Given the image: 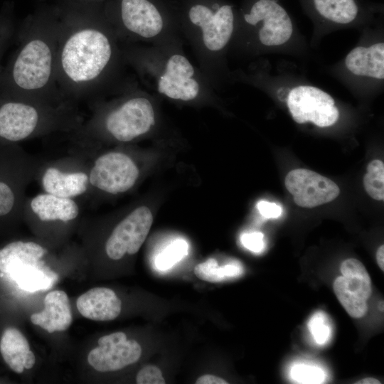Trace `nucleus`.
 <instances>
[{"label": "nucleus", "instance_id": "nucleus-1", "mask_svg": "<svg viewBox=\"0 0 384 384\" xmlns=\"http://www.w3.org/2000/svg\"><path fill=\"white\" fill-rule=\"evenodd\" d=\"M115 30L88 16L59 18L56 80L70 102L94 97L115 78L121 57Z\"/></svg>", "mask_w": 384, "mask_h": 384}, {"label": "nucleus", "instance_id": "nucleus-2", "mask_svg": "<svg viewBox=\"0 0 384 384\" xmlns=\"http://www.w3.org/2000/svg\"><path fill=\"white\" fill-rule=\"evenodd\" d=\"M59 18L35 16L18 32V46L0 78V94L51 102H70L56 80ZM71 103V102H70Z\"/></svg>", "mask_w": 384, "mask_h": 384}, {"label": "nucleus", "instance_id": "nucleus-3", "mask_svg": "<svg viewBox=\"0 0 384 384\" xmlns=\"http://www.w3.org/2000/svg\"><path fill=\"white\" fill-rule=\"evenodd\" d=\"M78 125L70 102H51L0 94V142H16L33 135Z\"/></svg>", "mask_w": 384, "mask_h": 384}, {"label": "nucleus", "instance_id": "nucleus-4", "mask_svg": "<svg viewBox=\"0 0 384 384\" xmlns=\"http://www.w3.org/2000/svg\"><path fill=\"white\" fill-rule=\"evenodd\" d=\"M155 122V112L150 100L133 92L102 113L97 112L83 132L86 134L102 132L117 141L127 142L148 133Z\"/></svg>", "mask_w": 384, "mask_h": 384}, {"label": "nucleus", "instance_id": "nucleus-5", "mask_svg": "<svg viewBox=\"0 0 384 384\" xmlns=\"http://www.w3.org/2000/svg\"><path fill=\"white\" fill-rule=\"evenodd\" d=\"M139 176L136 163L127 154L118 151L104 154L95 161L89 183L110 194L124 193L132 188Z\"/></svg>", "mask_w": 384, "mask_h": 384}, {"label": "nucleus", "instance_id": "nucleus-6", "mask_svg": "<svg viewBox=\"0 0 384 384\" xmlns=\"http://www.w3.org/2000/svg\"><path fill=\"white\" fill-rule=\"evenodd\" d=\"M342 276L334 282V291L341 304L353 318L363 317L368 311L371 295V280L364 265L358 260H344L340 267Z\"/></svg>", "mask_w": 384, "mask_h": 384}, {"label": "nucleus", "instance_id": "nucleus-7", "mask_svg": "<svg viewBox=\"0 0 384 384\" xmlns=\"http://www.w3.org/2000/svg\"><path fill=\"white\" fill-rule=\"evenodd\" d=\"M287 106L292 118L299 124L311 122L326 127L334 124L339 117L333 97L312 86L293 88L287 97Z\"/></svg>", "mask_w": 384, "mask_h": 384}, {"label": "nucleus", "instance_id": "nucleus-8", "mask_svg": "<svg viewBox=\"0 0 384 384\" xmlns=\"http://www.w3.org/2000/svg\"><path fill=\"white\" fill-rule=\"evenodd\" d=\"M153 223L151 210L144 206L132 210L114 228L105 245L107 256L114 260L134 255L144 242Z\"/></svg>", "mask_w": 384, "mask_h": 384}, {"label": "nucleus", "instance_id": "nucleus-9", "mask_svg": "<svg viewBox=\"0 0 384 384\" xmlns=\"http://www.w3.org/2000/svg\"><path fill=\"white\" fill-rule=\"evenodd\" d=\"M200 82L189 60L181 53H174L166 60L156 80L158 92L169 99L191 101L201 91Z\"/></svg>", "mask_w": 384, "mask_h": 384}, {"label": "nucleus", "instance_id": "nucleus-10", "mask_svg": "<svg viewBox=\"0 0 384 384\" xmlns=\"http://www.w3.org/2000/svg\"><path fill=\"white\" fill-rule=\"evenodd\" d=\"M285 186L295 203L302 208H314L332 201L340 193L331 179L309 169H297L285 177Z\"/></svg>", "mask_w": 384, "mask_h": 384}, {"label": "nucleus", "instance_id": "nucleus-11", "mask_svg": "<svg viewBox=\"0 0 384 384\" xmlns=\"http://www.w3.org/2000/svg\"><path fill=\"white\" fill-rule=\"evenodd\" d=\"M191 22L199 29L201 41L209 52H218L225 47L233 32L232 7L224 5L215 11L208 7L196 4L189 11Z\"/></svg>", "mask_w": 384, "mask_h": 384}, {"label": "nucleus", "instance_id": "nucleus-12", "mask_svg": "<svg viewBox=\"0 0 384 384\" xmlns=\"http://www.w3.org/2000/svg\"><path fill=\"white\" fill-rule=\"evenodd\" d=\"M98 344L88 353L87 362L99 372L124 368L137 362L142 355L140 345L134 340H127L121 331L100 337Z\"/></svg>", "mask_w": 384, "mask_h": 384}, {"label": "nucleus", "instance_id": "nucleus-13", "mask_svg": "<svg viewBox=\"0 0 384 384\" xmlns=\"http://www.w3.org/2000/svg\"><path fill=\"white\" fill-rule=\"evenodd\" d=\"M164 19L156 7L148 0H122L119 37L151 39L164 30Z\"/></svg>", "mask_w": 384, "mask_h": 384}, {"label": "nucleus", "instance_id": "nucleus-14", "mask_svg": "<svg viewBox=\"0 0 384 384\" xmlns=\"http://www.w3.org/2000/svg\"><path fill=\"white\" fill-rule=\"evenodd\" d=\"M247 23L255 25L263 21L259 38L265 46L286 43L292 33V24L285 10L272 0H260L254 4L250 13L244 16Z\"/></svg>", "mask_w": 384, "mask_h": 384}, {"label": "nucleus", "instance_id": "nucleus-15", "mask_svg": "<svg viewBox=\"0 0 384 384\" xmlns=\"http://www.w3.org/2000/svg\"><path fill=\"white\" fill-rule=\"evenodd\" d=\"M76 306L85 318L105 321L114 320L119 315L122 302L113 290L95 287L80 295Z\"/></svg>", "mask_w": 384, "mask_h": 384}, {"label": "nucleus", "instance_id": "nucleus-16", "mask_svg": "<svg viewBox=\"0 0 384 384\" xmlns=\"http://www.w3.org/2000/svg\"><path fill=\"white\" fill-rule=\"evenodd\" d=\"M31 321L50 334L67 330L73 321L67 294L63 290L49 292L44 299V309L33 314Z\"/></svg>", "mask_w": 384, "mask_h": 384}, {"label": "nucleus", "instance_id": "nucleus-17", "mask_svg": "<svg viewBox=\"0 0 384 384\" xmlns=\"http://www.w3.org/2000/svg\"><path fill=\"white\" fill-rule=\"evenodd\" d=\"M88 183V176L84 172L65 173L55 167L47 169L42 177L46 193L63 198L82 195L87 191Z\"/></svg>", "mask_w": 384, "mask_h": 384}, {"label": "nucleus", "instance_id": "nucleus-18", "mask_svg": "<svg viewBox=\"0 0 384 384\" xmlns=\"http://www.w3.org/2000/svg\"><path fill=\"white\" fill-rule=\"evenodd\" d=\"M30 206L32 211L43 221L68 222L76 218L79 213L78 206L73 198L47 193L36 196Z\"/></svg>", "mask_w": 384, "mask_h": 384}, {"label": "nucleus", "instance_id": "nucleus-19", "mask_svg": "<svg viewBox=\"0 0 384 384\" xmlns=\"http://www.w3.org/2000/svg\"><path fill=\"white\" fill-rule=\"evenodd\" d=\"M347 68L357 75L384 78V44L379 43L369 48L357 47L346 58Z\"/></svg>", "mask_w": 384, "mask_h": 384}, {"label": "nucleus", "instance_id": "nucleus-20", "mask_svg": "<svg viewBox=\"0 0 384 384\" xmlns=\"http://www.w3.org/2000/svg\"><path fill=\"white\" fill-rule=\"evenodd\" d=\"M30 351L24 335L16 328H6L0 340V352L5 363L16 373L24 370L23 363Z\"/></svg>", "mask_w": 384, "mask_h": 384}, {"label": "nucleus", "instance_id": "nucleus-21", "mask_svg": "<svg viewBox=\"0 0 384 384\" xmlns=\"http://www.w3.org/2000/svg\"><path fill=\"white\" fill-rule=\"evenodd\" d=\"M317 11L325 18L338 23L351 22L357 16L354 0H314Z\"/></svg>", "mask_w": 384, "mask_h": 384}, {"label": "nucleus", "instance_id": "nucleus-22", "mask_svg": "<svg viewBox=\"0 0 384 384\" xmlns=\"http://www.w3.org/2000/svg\"><path fill=\"white\" fill-rule=\"evenodd\" d=\"M242 272L243 269L238 263L218 266L214 258H209L198 264L194 268V273L198 278L213 283L238 277Z\"/></svg>", "mask_w": 384, "mask_h": 384}, {"label": "nucleus", "instance_id": "nucleus-23", "mask_svg": "<svg viewBox=\"0 0 384 384\" xmlns=\"http://www.w3.org/2000/svg\"><path fill=\"white\" fill-rule=\"evenodd\" d=\"M363 186L367 193L373 199H384V164L380 160L375 159L367 166L363 177Z\"/></svg>", "mask_w": 384, "mask_h": 384}, {"label": "nucleus", "instance_id": "nucleus-24", "mask_svg": "<svg viewBox=\"0 0 384 384\" xmlns=\"http://www.w3.org/2000/svg\"><path fill=\"white\" fill-rule=\"evenodd\" d=\"M4 168L0 166V218L10 215L17 202L16 188L9 174L6 176Z\"/></svg>", "mask_w": 384, "mask_h": 384}, {"label": "nucleus", "instance_id": "nucleus-25", "mask_svg": "<svg viewBox=\"0 0 384 384\" xmlns=\"http://www.w3.org/2000/svg\"><path fill=\"white\" fill-rule=\"evenodd\" d=\"M187 252L186 242L183 240H176L157 256L156 265L159 270H168L185 257Z\"/></svg>", "mask_w": 384, "mask_h": 384}, {"label": "nucleus", "instance_id": "nucleus-26", "mask_svg": "<svg viewBox=\"0 0 384 384\" xmlns=\"http://www.w3.org/2000/svg\"><path fill=\"white\" fill-rule=\"evenodd\" d=\"M308 328L316 343L324 345L330 340L331 329L324 312H316L309 321Z\"/></svg>", "mask_w": 384, "mask_h": 384}, {"label": "nucleus", "instance_id": "nucleus-27", "mask_svg": "<svg viewBox=\"0 0 384 384\" xmlns=\"http://www.w3.org/2000/svg\"><path fill=\"white\" fill-rule=\"evenodd\" d=\"M290 374L292 378L298 383H322L326 377L321 369L304 364L294 366L291 369Z\"/></svg>", "mask_w": 384, "mask_h": 384}, {"label": "nucleus", "instance_id": "nucleus-28", "mask_svg": "<svg viewBox=\"0 0 384 384\" xmlns=\"http://www.w3.org/2000/svg\"><path fill=\"white\" fill-rule=\"evenodd\" d=\"M15 33L14 26L11 19L6 17H0V78L3 71L1 61L14 37Z\"/></svg>", "mask_w": 384, "mask_h": 384}, {"label": "nucleus", "instance_id": "nucleus-29", "mask_svg": "<svg viewBox=\"0 0 384 384\" xmlns=\"http://www.w3.org/2000/svg\"><path fill=\"white\" fill-rule=\"evenodd\" d=\"M136 383L137 384H164L166 382L158 367L148 365L138 372Z\"/></svg>", "mask_w": 384, "mask_h": 384}, {"label": "nucleus", "instance_id": "nucleus-30", "mask_svg": "<svg viewBox=\"0 0 384 384\" xmlns=\"http://www.w3.org/2000/svg\"><path fill=\"white\" fill-rule=\"evenodd\" d=\"M263 234L258 232L245 233L241 236V242L245 247L260 252L264 247Z\"/></svg>", "mask_w": 384, "mask_h": 384}, {"label": "nucleus", "instance_id": "nucleus-31", "mask_svg": "<svg viewBox=\"0 0 384 384\" xmlns=\"http://www.w3.org/2000/svg\"><path fill=\"white\" fill-rule=\"evenodd\" d=\"M257 207L261 215L267 218H278L282 213V208L274 203L261 201Z\"/></svg>", "mask_w": 384, "mask_h": 384}, {"label": "nucleus", "instance_id": "nucleus-32", "mask_svg": "<svg viewBox=\"0 0 384 384\" xmlns=\"http://www.w3.org/2000/svg\"><path fill=\"white\" fill-rule=\"evenodd\" d=\"M224 379L213 375H204L199 377L196 384H228Z\"/></svg>", "mask_w": 384, "mask_h": 384}, {"label": "nucleus", "instance_id": "nucleus-33", "mask_svg": "<svg viewBox=\"0 0 384 384\" xmlns=\"http://www.w3.org/2000/svg\"><path fill=\"white\" fill-rule=\"evenodd\" d=\"M36 363V357L33 351L31 350L27 353L26 358L24 360L23 366L24 369L28 370L33 367Z\"/></svg>", "mask_w": 384, "mask_h": 384}, {"label": "nucleus", "instance_id": "nucleus-34", "mask_svg": "<svg viewBox=\"0 0 384 384\" xmlns=\"http://www.w3.org/2000/svg\"><path fill=\"white\" fill-rule=\"evenodd\" d=\"M376 260L378 265L382 271L384 270V245L378 247L376 252Z\"/></svg>", "mask_w": 384, "mask_h": 384}, {"label": "nucleus", "instance_id": "nucleus-35", "mask_svg": "<svg viewBox=\"0 0 384 384\" xmlns=\"http://www.w3.org/2000/svg\"><path fill=\"white\" fill-rule=\"evenodd\" d=\"M356 384H380V382L373 378H366L356 383Z\"/></svg>", "mask_w": 384, "mask_h": 384}, {"label": "nucleus", "instance_id": "nucleus-36", "mask_svg": "<svg viewBox=\"0 0 384 384\" xmlns=\"http://www.w3.org/2000/svg\"><path fill=\"white\" fill-rule=\"evenodd\" d=\"M378 308L381 311H383V301L379 303Z\"/></svg>", "mask_w": 384, "mask_h": 384}]
</instances>
